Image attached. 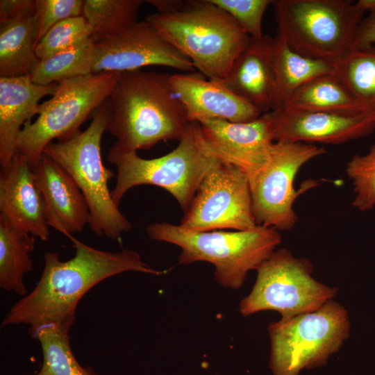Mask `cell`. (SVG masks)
<instances>
[{"instance_id": "cell-1", "label": "cell", "mask_w": 375, "mask_h": 375, "mask_svg": "<svg viewBox=\"0 0 375 375\" xmlns=\"http://www.w3.org/2000/svg\"><path fill=\"white\" fill-rule=\"evenodd\" d=\"M74 256L62 261L56 252L44 253L42 275L32 291L17 301L1 326L25 324L30 336L40 328L55 326L67 332L76 321L82 297L102 281L126 272L159 276L133 250L110 252L92 247L72 237Z\"/></svg>"}, {"instance_id": "cell-2", "label": "cell", "mask_w": 375, "mask_h": 375, "mask_svg": "<svg viewBox=\"0 0 375 375\" xmlns=\"http://www.w3.org/2000/svg\"><path fill=\"white\" fill-rule=\"evenodd\" d=\"M167 73L122 72L108 98L107 131L120 147L137 151L179 141L190 122Z\"/></svg>"}, {"instance_id": "cell-3", "label": "cell", "mask_w": 375, "mask_h": 375, "mask_svg": "<svg viewBox=\"0 0 375 375\" xmlns=\"http://www.w3.org/2000/svg\"><path fill=\"white\" fill-rule=\"evenodd\" d=\"M208 79L222 81L250 37L210 0H185L169 12L144 19Z\"/></svg>"}, {"instance_id": "cell-4", "label": "cell", "mask_w": 375, "mask_h": 375, "mask_svg": "<svg viewBox=\"0 0 375 375\" xmlns=\"http://www.w3.org/2000/svg\"><path fill=\"white\" fill-rule=\"evenodd\" d=\"M152 240L178 246V262L204 261L215 266V280L224 287L238 289L247 272L258 269L281 242L277 229L262 225L244 231H194L181 225L156 222L147 226Z\"/></svg>"}, {"instance_id": "cell-5", "label": "cell", "mask_w": 375, "mask_h": 375, "mask_svg": "<svg viewBox=\"0 0 375 375\" xmlns=\"http://www.w3.org/2000/svg\"><path fill=\"white\" fill-rule=\"evenodd\" d=\"M177 147L161 157L145 159L115 143L108 160L117 168L111 192L119 206L124 195L140 185H153L170 193L185 212L206 174L222 161L206 144L199 122H190Z\"/></svg>"}, {"instance_id": "cell-6", "label": "cell", "mask_w": 375, "mask_h": 375, "mask_svg": "<svg viewBox=\"0 0 375 375\" xmlns=\"http://www.w3.org/2000/svg\"><path fill=\"white\" fill-rule=\"evenodd\" d=\"M107 99L84 131L66 141L50 142L43 154L65 169L81 190L90 209L92 231L99 237L119 240L132 225L112 197L108 182L116 174L104 166L101 156V142L109 119Z\"/></svg>"}, {"instance_id": "cell-7", "label": "cell", "mask_w": 375, "mask_h": 375, "mask_svg": "<svg viewBox=\"0 0 375 375\" xmlns=\"http://www.w3.org/2000/svg\"><path fill=\"white\" fill-rule=\"evenodd\" d=\"M276 35L297 53L334 64L353 49L364 12L349 0H273Z\"/></svg>"}, {"instance_id": "cell-8", "label": "cell", "mask_w": 375, "mask_h": 375, "mask_svg": "<svg viewBox=\"0 0 375 375\" xmlns=\"http://www.w3.org/2000/svg\"><path fill=\"white\" fill-rule=\"evenodd\" d=\"M121 74H90L58 83L51 98L40 103L37 119L24 124L16 151L35 167L48 144L68 140L81 132L79 127L108 98Z\"/></svg>"}, {"instance_id": "cell-9", "label": "cell", "mask_w": 375, "mask_h": 375, "mask_svg": "<svg viewBox=\"0 0 375 375\" xmlns=\"http://www.w3.org/2000/svg\"><path fill=\"white\" fill-rule=\"evenodd\" d=\"M346 310L331 299L317 310L269 324L273 375H297L326 364L349 336Z\"/></svg>"}, {"instance_id": "cell-10", "label": "cell", "mask_w": 375, "mask_h": 375, "mask_svg": "<svg viewBox=\"0 0 375 375\" xmlns=\"http://www.w3.org/2000/svg\"><path fill=\"white\" fill-rule=\"evenodd\" d=\"M257 271L251 292L240 303V312L244 317L275 310L282 319H289L317 310L337 291L315 281L310 262L294 257L286 249L275 250Z\"/></svg>"}, {"instance_id": "cell-11", "label": "cell", "mask_w": 375, "mask_h": 375, "mask_svg": "<svg viewBox=\"0 0 375 375\" xmlns=\"http://www.w3.org/2000/svg\"><path fill=\"white\" fill-rule=\"evenodd\" d=\"M315 144L275 142L267 162L248 176L254 217L258 225L279 231L291 230L298 218L294 203L302 192L315 186L311 181L295 190L296 176L303 165L324 153Z\"/></svg>"}, {"instance_id": "cell-12", "label": "cell", "mask_w": 375, "mask_h": 375, "mask_svg": "<svg viewBox=\"0 0 375 375\" xmlns=\"http://www.w3.org/2000/svg\"><path fill=\"white\" fill-rule=\"evenodd\" d=\"M179 225L202 232L256 227L247 174L224 162L211 169L200 183Z\"/></svg>"}, {"instance_id": "cell-13", "label": "cell", "mask_w": 375, "mask_h": 375, "mask_svg": "<svg viewBox=\"0 0 375 375\" xmlns=\"http://www.w3.org/2000/svg\"><path fill=\"white\" fill-rule=\"evenodd\" d=\"M92 74L124 72L150 65L194 72L191 61L167 42L147 22H138L124 31L94 42Z\"/></svg>"}, {"instance_id": "cell-14", "label": "cell", "mask_w": 375, "mask_h": 375, "mask_svg": "<svg viewBox=\"0 0 375 375\" xmlns=\"http://www.w3.org/2000/svg\"><path fill=\"white\" fill-rule=\"evenodd\" d=\"M199 123L211 151L222 161L241 169L247 176L268 160L275 142L269 112L248 122L212 119Z\"/></svg>"}, {"instance_id": "cell-15", "label": "cell", "mask_w": 375, "mask_h": 375, "mask_svg": "<svg viewBox=\"0 0 375 375\" xmlns=\"http://www.w3.org/2000/svg\"><path fill=\"white\" fill-rule=\"evenodd\" d=\"M274 142L340 144L375 129V117L283 108L270 111Z\"/></svg>"}, {"instance_id": "cell-16", "label": "cell", "mask_w": 375, "mask_h": 375, "mask_svg": "<svg viewBox=\"0 0 375 375\" xmlns=\"http://www.w3.org/2000/svg\"><path fill=\"white\" fill-rule=\"evenodd\" d=\"M0 219L42 241L49 240V226L33 168L17 151L10 165L1 168Z\"/></svg>"}, {"instance_id": "cell-17", "label": "cell", "mask_w": 375, "mask_h": 375, "mask_svg": "<svg viewBox=\"0 0 375 375\" xmlns=\"http://www.w3.org/2000/svg\"><path fill=\"white\" fill-rule=\"evenodd\" d=\"M170 81L190 122L212 119L248 122L262 115L220 81L206 79L200 72L174 74Z\"/></svg>"}, {"instance_id": "cell-18", "label": "cell", "mask_w": 375, "mask_h": 375, "mask_svg": "<svg viewBox=\"0 0 375 375\" xmlns=\"http://www.w3.org/2000/svg\"><path fill=\"white\" fill-rule=\"evenodd\" d=\"M35 183L42 195L47 224L69 239L90 225L88 202L69 174L43 154L33 167Z\"/></svg>"}, {"instance_id": "cell-19", "label": "cell", "mask_w": 375, "mask_h": 375, "mask_svg": "<svg viewBox=\"0 0 375 375\" xmlns=\"http://www.w3.org/2000/svg\"><path fill=\"white\" fill-rule=\"evenodd\" d=\"M34 2L0 1V76L31 75L40 61Z\"/></svg>"}, {"instance_id": "cell-20", "label": "cell", "mask_w": 375, "mask_h": 375, "mask_svg": "<svg viewBox=\"0 0 375 375\" xmlns=\"http://www.w3.org/2000/svg\"><path fill=\"white\" fill-rule=\"evenodd\" d=\"M58 83L38 85L31 75L0 76V165H10L17 151L19 133L24 124L39 114L40 99L52 95Z\"/></svg>"}, {"instance_id": "cell-21", "label": "cell", "mask_w": 375, "mask_h": 375, "mask_svg": "<svg viewBox=\"0 0 375 375\" xmlns=\"http://www.w3.org/2000/svg\"><path fill=\"white\" fill-rule=\"evenodd\" d=\"M272 38H250L245 49L219 81L230 91L259 110H272L274 75L272 60Z\"/></svg>"}, {"instance_id": "cell-22", "label": "cell", "mask_w": 375, "mask_h": 375, "mask_svg": "<svg viewBox=\"0 0 375 375\" xmlns=\"http://www.w3.org/2000/svg\"><path fill=\"white\" fill-rule=\"evenodd\" d=\"M272 60L274 91L271 111L282 109L290 95L310 80L334 74V64L297 53L278 35L272 38Z\"/></svg>"}, {"instance_id": "cell-23", "label": "cell", "mask_w": 375, "mask_h": 375, "mask_svg": "<svg viewBox=\"0 0 375 375\" xmlns=\"http://www.w3.org/2000/svg\"><path fill=\"white\" fill-rule=\"evenodd\" d=\"M283 108L365 113L362 106L334 74L319 76L303 84L290 95Z\"/></svg>"}, {"instance_id": "cell-24", "label": "cell", "mask_w": 375, "mask_h": 375, "mask_svg": "<svg viewBox=\"0 0 375 375\" xmlns=\"http://www.w3.org/2000/svg\"><path fill=\"white\" fill-rule=\"evenodd\" d=\"M35 236L0 219V288L25 296V274L32 271L30 253L35 249Z\"/></svg>"}, {"instance_id": "cell-25", "label": "cell", "mask_w": 375, "mask_h": 375, "mask_svg": "<svg viewBox=\"0 0 375 375\" xmlns=\"http://www.w3.org/2000/svg\"><path fill=\"white\" fill-rule=\"evenodd\" d=\"M334 74L362 106L365 113L375 117V45L352 49L334 63Z\"/></svg>"}, {"instance_id": "cell-26", "label": "cell", "mask_w": 375, "mask_h": 375, "mask_svg": "<svg viewBox=\"0 0 375 375\" xmlns=\"http://www.w3.org/2000/svg\"><path fill=\"white\" fill-rule=\"evenodd\" d=\"M142 0H85L82 15L92 29L91 40L98 42L117 35L138 22Z\"/></svg>"}, {"instance_id": "cell-27", "label": "cell", "mask_w": 375, "mask_h": 375, "mask_svg": "<svg viewBox=\"0 0 375 375\" xmlns=\"http://www.w3.org/2000/svg\"><path fill=\"white\" fill-rule=\"evenodd\" d=\"M95 54L94 42L89 39L40 60L31 74V80L36 84L45 85L92 74Z\"/></svg>"}, {"instance_id": "cell-28", "label": "cell", "mask_w": 375, "mask_h": 375, "mask_svg": "<svg viewBox=\"0 0 375 375\" xmlns=\"http://www.w3.org/2000/svg\"><path fill=\"white\" fill-rule=\"evenodd\" d=\"M69 332L55 326H45L32 337L38 340L42 352V363L33 375H99L91 367L81 365L71 346Z\"/></svg>"}, {"instance_id": "cell-29", "label": "cell", "mask_w": 375, "mask_h": 375, "mask_svg": "<svg viewBox=\"0 0 375 375\" xmlns=\"http://www.w3.org/2000/svg\"><path fill=\"white\" fill-rule=\"evenodd\" d=\"M92 29L83 15L60 22L40 39L35 47L40 60L71 49L91 39Z\"/></svg>"}, {"instance_id": "cell-30", "label": "cell", "mask_w": 375, "mask_h": 375, "mask_svg": "<svg viewBox=\"0 0 375 375\" xmlns=\"http://www.w3.org/2000/svg\"><path fill=\"white\" fill-rule=\"evenodd\" d=\"M355 194L352 206L360 211L375 207V143L364 155H354L346 165Z\"/></svg>"}, {"instance_id": "cell-31", "label": "cell", "mask_w": 375, "mask_h": 375, "mask_svg": "<svg viewBox=\"0 0 375 375\" xmlns=\"http://www.w3.org/2000/svg\"><path fill=\"white\" fill-rule=\"evenodd\" d=\"M228 13L244 32L253 38L264 35L262 22L271 0H210Z\"/></svg>"}, {"instance_id": "cell-32", "label": "cell", "mask_w": 375, "mask_h": 375, "mask_svg": "<svg viewBox=\"0 0 375 375\" xmlns=\"http://www.w3.org/2000/svg\"><path fill=\"white\" fill-rule=\"evenodd\" d=\"M82 0H35L37 44L53 26L66 19L82 15Z\"/></svg>"}, {"instance_id": "cell-33", "label": "cell", "mask_w": 375, "mask_h": 375, "mask_svg": "<svg viewBox=\"0 0 375 375\" xmlns=\"http://www.w3.org/2000/svg\"><path fill=\"white\" fill-rule=\"evenodd\" d=\"M375 45V11L362 19L357 29L353 49H364Z\"/></svg>"}, {"instance_id": "cell-34", "label": "cell", "mask_w": 375, "mask_h": 375, "mask_svg": "<svg viewBox=\"0 0 375 375\" xmlns=\"http://www.w3.org/2000/svg\"><path fill=\"white\" fill-rule=\"evenodd\" d=\"M356 3L364 12L375 11V0H359Z\"/></svg>"}]
</instances>
